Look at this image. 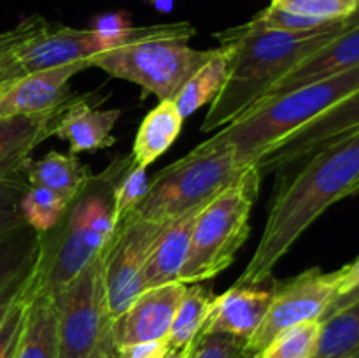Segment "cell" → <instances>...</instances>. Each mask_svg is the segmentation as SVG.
I'll list each match as a JSON object with an SVG mask.
<instances>
[{"label":"cell","mask_w":359,"mask_h":358,"mask_svg":"<svg viewBox=\"0 0 359 358\" xmlns=\"http://www.w3.org/2000/svg\"><path fill=\"white\" fill-rule=\"evenodd\" d=\"M291 179L276 188L265 230L237 286H262L294 242L328 207L356 195L359 128L304 160Z\"/></svg>","instance_id":"6da1fadb"},{"label":"cell","mask_w":359,"mask_h":358,"mask_svg":"<svg viewBox=\"0 0 359 358\" xmlns=\"http://www.w3.org/2000/svg\"><path fill=\"white\" fill-rule=\"evenodd\" d=\"M359 9L346 20L312 32L259 30L244 23L219 32L216 37L230 48V76L203 119L202 132L230 125L255 107L270 88L328 42L353 27Z\"/></svg>","instance_id":"7a4b0ae2"},{"label":"cell","mask_w":359,"mask_h":358,"mask_svg":"<svg viewBox=\"0 0 359 358\" xmlns=\"http://www.w3.org/2000/svg\"><path fill=\"white\" fill-rule=\"evenodd\" d=\"M130 165V154L112 161L70 200L55 227L39 232V255L32 270L35 288L56 295L104 251L118 227L114 188Z\"/></svg>","instance_id":"3957f363"},{"label":"cell","mask_w":359,"mask_h":358,"mask_svg":"<svg viewBox=\"0 0 359 358\" xmlns=\"http://www.w3.org/2000/svg\"><path fill=\"white\" fill-rule=\"evenodd\" d=\"M359 90V65L262 102L200 142L205 147H230L242 167Z\"/></svg>","instance_id":"277c9868"},{"label":"cell","mask_w":359,"mask_h":358,"mask_svg":"<svg viewBox=\"0 0 359 358\" xmlns=\"http://www.w3.org/2000/svg\"><path fill=\"white\" fill-rule=\"evenodd\" d=\"M262 179L258 167L249 165L237 183L209 200L200 211L184 265L179 272L181 283H205L233 263L238 249L251 234L249 218Z\"/></svg>","instance_id":"5b68a950"},{"label":"cell","mask_w":359,"mask_h":358,"mask_svg":"<svg viewBox=\"0 0 359 358\" xmlns=\"http://www.w3.org/2000/svg\"><path fill=\"white\" fill-rule=\"evenodd\" d=\"M248 167L238 164L230 147L198 144L151 178L146 197L133 213L153 223H167L212 200L237 183Z\"/></svg>","instance_id":"8992f818"},{"label":"cell","mask_w":359,"mask_h":358,"mask_svg":"<svg viewBox=\"0 0 359 358\" xmlns=\"http://www.w3.org/2000/svg\"><path fill=\"white\" fill-rule=\"evenodd\" d=\"M186 37H163L116 48L91 58V67L139 84L160 102L174 100L186 81L216 53L193 49Z\"/></svg>","instance_id":"52a82bcc"},{"label":"cell","mask_w":359,"mask_h":358,"mask_svg":"<svg viewBox=\"0 0 359 358\" xmlns=\"http://www.w3.org/2000/svg\"><path fill=\"white\" fill-rule=\"evenodd\" d=\"M107 248L109 244L55 295L60 358H86L107 323Z\"/></svg>","instance_id":"ba28073f"},{"label":"cell","mask_w":359,"mask_h":358,"mask_svg":"<svg viewBox=\"0 0 359 358\" xmlns=\"http://www.w3.org/2000/svg\"><path fill=\"white\" fill-rule=\"evenodd\" d=\"M340 288V269L325 272L319 267L305 270L286 281L273 283L272 300L262 325L245 343V351L256 354L283 330L298 323L321 319Z\"/></svg>","instance_id":"9c48e42d"},{"label":"cell","mask_w":359,"mask_h":358,"mask_svg":"<svg viewBox=\"0 0 359 358\" xmlns=\"http://www.w3.org/2000/svg\"><path fill=\"white\" fill-rule=\"evenodd\" d=\"M163 225L147 221L132 213L116 227L105 256L109 319L118 318L144 291V265Z\"/></svg>","instance_id":"30bf717a"},{"label":"cell","mask_w":359,"mask_h":358,"mask_svg":"<svg viewBox=\"0 0 359 358\" xmlns=\"http://www.w3.org/2000/svg\"><path fill=\"white\" fill-rule=\"evenodd\" d=\"M359 128V90L351 93L339 104L330 107L311 123L302 126L287 139L273 146L255 161L259 174L284 172L297 167L300 161L307 160L323 147L330 146L335 140L356 132Z\"/></svg>","instance_id":"8fae6325"},{"label":"cell","mask_w":359,"mask_h":358,"mask_svg":"<svg viewBox=\"0 0 359 358\" xmlns=\"http://www.w3.org/2000/svg\"><path fill=\"white\" fill-rule=\"evenodd\" d=\"M86 69H91V60L34 70L16 77L0 98V118L56 111L72 98L70 79Z\"/></svg>","instance_id":"7c38bea8"},{"label":"cell","mask_w":359,"mask_h":358,"mask_svg":"<svg viewBox=\"0 0 359 358\" xmlns=\"http://www.w3.org/2000/svg\"><path fill=\"white\" fill-rule=\"evenodd\" d=\"M186 284L181 281L142 291L118 318L111 319V332L116 350L130 344L168 337L175 311Z\"/></svg>","instance_id":"4fadbf2b"},{"label":"cell","mask_w":359,"mask_h":358,"mask_svg":"<svg viewBox=\"0 0 359 358\" xmlns=\"http://www.w3.org/2000/svg\"><path fill=\"white\" fill-rule=\"evenodd\" d=\"M121 109H97L88 97H72L60 109L53 135L69 142L70 153H97L116 142L112 135Z\"/></svg>","instance_id":"5bb4252c"},{"label":"cell","mask_w":359,"mask_h":358,"mask_svg":"<svg viewBox=\"0 0 359 358\" xmlns=\"http://www.w3.org/2000/svg\"><path fill=\"white\" fill-rule=\"evenodd\" d=\"M358 65L359 20L353 25V27L347 28L344 34H340L339 37H335L332 42H328L325 48L316 51L314 55L309 56L307 60H304L300 65L294 67V69L291 70V72H287L283 79L277 81V83L270 88L269 93H266L258 104L270 100V98L279 97V95L290 93V91L297 90V88L300 86H305V84L309 83H316V81H321L325 79V77L335 76V74L344 72V70H349Z\"/></svg>","instance_id":"9a60e30c"},{"label":"cell","mask_w":359,"mask_h":358,"mask_svg":"<svg viewBox=\"0 0 359 358\" xmlns=\"http://www.w3.org/2000/svg\"><path fill=\"white\" fill-rule=\"evenodd\" d=\"M272 291L258 286H233L217 295L202 332L226 333L248 343L269 311Z\"/></svg>","instance_id":"2e32d148"},{"label":"cell","mask_w":359,"mask_h":358,"mask_svg":"<svg viewBox=\"0 0 359 358\" xmlns=\"http://www.w3.org/2000/svg\"><path fill=\"white\" fill-rule=\"evenodd\" d=\"M207 204L193 207V209L186 211L184 214L174 218V220H168L163 225L156 241H154L149 258L144 265V291L179 281V272H181L186 255H188L193 227H195L200 211Z\"/></svg>","instance_id":"e0dca14e"},{"label":"cell","mask_w":359,"mask_h":358,"mask_svg":"<svg viewBox=\"0 0 359 358\" xmlns=\"http://www.w3.org/2000/svg\"><path fill=\"white\" fill-rule=\"evenodd\" d=\"M13 358H60L56 298L28 283L27 304Z\"/></svg>","instance_id":"ac0fdd59"},{"label":"cell","mask_w":359,"mask_h":358,"mask_svg":"<svg viewBox=\"0 0 359 358\" xmlns=\"http://www.w3.org/2000/svg\"><path fill=\"white\" fill-rule=\"evenodd\" d=\"M60 109L46 114L0 118V175L20 171L32 151L53 135Z\"/></svg>","instance_id":"d6986e66"},{"label":"cell","mask_w":359,"mask_h":358,"mask_svg":"<svg viewBox=\"0 0 359 358\" xmlns=\"http://www.w3.org/2000/svg\"><path fill=\"white\" fill-rule=\"evenodd\" d=\"M28 185H39L62 195L67 202L76 199L81 190L93 178L90 167L77 158V154H63L49 151L39 160L27 158L21 165Z\"/></svg>","instance_id":"ffe728a7"},{"label":"cell","mask_w":359,"mask_h":358,"mask_svg":"<svg viewBox=\"0 0 359 358\" xmlns=\"http://www.w3.org/2000/svg\"><path fill=\"white\" fill-rule=\"evenodd\" d=\"M182 123L184 118L174 100H163L151 109L140 123L133 140L130 153L133 165L147 168L154 164L175 142L182 130Z\"/></svg>","instance_id":"44dd1931"},{"label":"cell","mask_w":359,"mask_h":358,"mask_svg":"<svg viewBox=\"0 0 359 358\" xmlns=\"http://www.w3.org/2000/svg\"><path fill=\"white\" fill-rule=\"evenodd\" d=\"M230 76V48L221 44L212 56L186 81L184 86L174 98L182 118L210 104L219 95Z\"/></svg>","instance_id":"7402d4cb"},{"label":"cell","mask_w":359,"mask_h":358,"mask_svg":"<svg viewBox=\"0 0 359 358\" xmlns=\"http://www.w3.org/2000/svg\"><path fill=\"white\" fill-rule=\"evenodd\" d=\"M216 297L217 295L212 293V288L205 284L193 283L189 286L186 284V291L179 302L167 337L170 347H184L198 337L205 326L207 318L212 312Z\"/></svg>","instance_id":"603a6c76"},{"label":"cell","mask_w":359,"mask_h":358,"mask_svg":"<svg viewBox=\"0 0 359 358\" xmlns=\"http://www.w3.org/2000/svg\"><path fill=\"white\" fill-rule=\"evenodd\" d=\"M37 255L39 232L28 225L0 239V295L32 272Z\"/></svg>","instance_id":"cb8c5ba5"},{"label":"cell","mask_w":359,"mask_h":358,"mask_svg":"<svg viewBox=\"0 0 359 358\" xmlns=\"http://www.w3.org/2000/svg\"><path fill=\"white\" fill-rule=\"evenodd\" d=\"M314 358H359V298L323 321Z\"/></svg>","instance_id":"d4e9b609"},{"label":"cell","mask_w":359,"mask_h":358,"mask_svg":"<svg viewBox=\"0 0 359 358\" xmlns=\"http://www.w3.org/2000/svg\"><path fill=\"white\" fill-rule=\"evenodd\" d=\"M321 319L298 323L273 337L256 358H314L321 339Z\"/></svg>","instance_id":"484cf974"},{"label":"cell","mask_w":359,"mask_h":358,"mask_svg":"<svg viewBox=\"0 0 359 358\" xmlns=\"http://www.w3.org/2000/svg\"><path fill=\"white\" fill-rule=\"evenodd\" d=\"M69 202L53 190L39 185H28L21 199V214L28 227L37 232H48L65 214Z\"/></svg>","instance_id":"4316f807"},{"label":"cell","mask_w":359,"mask_h":358,"mask_svg":"<svg viewBox=\"0 0 359 358\" xmlns=\"http://www.w3.org/2000/svg\"><path fill=\"white\" fill-rule=\"evenodd\" d=\"M272 7L321 23L346 20L359 9V0H272Z\"/></svg>","instance_id":"83f0119b"},{"label":"cell","mask_w":359,"mask_h":358,"mask_svg":"<svg viewBox=\"0 0 359 358\" xmlns=\"http://www.w3.org/2000/svg\"><path fill=\"white\" fill-rule=\"evenodd\" d=\"M27 188L28 181L21 168L0 175V239L27 225L21 214V199Z\"/></svg>","instance_id":"f1b7e54d"},{"label":"cell","mask_w":359,"mask_h":358,"mask_svg":"<svg viewBox=\"0 0 359 358\" xmlns=\"http://www.w3.org/2000/svg\"><path fill=\"white\" fill-rule=\"evenodd\" d=\"M149 181L151 178L147 175V168L137 167L132 161L114 188V216L118 223L132 214L135 207L142 202L149 188Z\"/></svg>","instance_id":"f546056e"},{"label":"cell","mask_w":359,"mask_h":358,"mask_svg":"<svg viewBox=\"0 0 359 358\" xmlns=\"http://www.w3.org/2000/svg\"><path fill=\"white\" fill-rule=\"evenodd\" d=\"M335 23V21H333ZM252 28H259V30H279V32H293V34H300V32H312L325 28L332 23H321L318 20H311V18L298 16V14L286 13V11L276 9V7L269 6L263 9L262 13L256 14L251 21H248Z\"/></svg>","instance_id":"4dcf8cb0"},{"label":"cell","mask_w":359,"mask_h":358,"mask_svg":"<svg viewBox=\"0 0 359 358\" xmlns=\"http://www.w3.org/2000/svg\"><path fill=\"white\" fill-rule=\"evenodd\" d=\"M245 340L226 333L200 332L189 358H245Z\"/></svg>","instance_id":"1f68e13d"},{"label":"cell","mask_w":359,"mask_h":358,"mask_svg":"<svg viewBox=\"0 0 359 358\" xmlns=\"http://www.w3.org/2000/svg\"><path fill=\"white\" fill-rule=\"evenodd\" d=\"M30 283V281H28ZM27 291L28 284L25 288L23 295L18 298L16 304L13 305L11 312L7 314L6 321L0 326V358H13L14 347H16L18 337H20L21 323H23L25 304H27Z\"/></svg>","instance_id":"d6a6232c"},{"label":"cell","mask_w":359,"mask_h":358,"mask_svg":"<svg viewBox=\"0 0 359 358\" xmlns=\"http://www.w3.org/2000/svg\"><path fill=\"white\" fill-rule=\"evenodd\" d=\"M48 25L49 21L44 20L42 16L27 18L18 27H14L13 30H7L0 34V49H16L18 46L27 42L28 39L41 34L44 28H48Z\"/></svg>","instance_id":"836d02e7"},{"label":"cell","mask_w":359,"mask_h":358,"mask_svg":"<svg viewBox=\"0 0 359 358\" xmlns=\"http://www.w3.org/2000/svg\"><path fill=\"white\" fill-rule=\"evenodd\" d=\"M170 350L167 337L118 347V358H165Z\"/></svg>","instance_id":"e575fe53"},{"label":"cell","mask_w":359,"mask_h":358,"mask_svg":"<svg viewBox=\"0 0 359 358\" xmlns=\"http://www.w3.org/2000/svg\"><path fill=\"white\" fill-rule=\"evenodd\" d=\"M86 358H118V350H116V344L111 332V319H107V323L102 329L97 344H95L93 350H91V353Z\"/></svg>","instance_id":"d590c367"},{"label":"cell","mask_w":359,"mask_h":358,"mask_svg":"<svg viewBox=\"0 0 359 358\" xmlns=\"http://www.w3.org/2000/svg\"><path fill=\"white\" fill-rule=\"evenodd\" d=\"M23 74L25 70L21 69L20 62L14 55V49H0V83L13 81Z\"/></svg>","instance_id":"8d00e7d4"},{"label":"cell","mask_w":359,"mask_h":358,"mask_svg":"<svg viewBox=\"0 0 359 358\" xmlns=\"http://www.w3.org/2000/svg\"><path fill=\"white\" fill-rule=\"evenodd\" d=\"M32 270H34V269H32ZM30 274H28V276L25 277V279L21 281V283L14 284L13 288H9V290L4 291V293L0 295V326H2V323L6 321L7 314H9L11 309H13V305L18 302V298H20L21 295H23L25 288H27L28 281H30Z\"/></svg>","instance_id":"74e56055"},{"label":"cell","mask_w":359,"mask_h":358,"mask_svg":"<svg viewBox=\"0 0 359 358\" xmlns=\"http://www.w3.org/2000/svg\"><path fill=\"white\" fill-rule=\"evenodd\" d=\"M356 286H359V256L354 260V262H351L349 265H346L340 269L339 295L347 293V291H351L353 288H356ZM339 295H337V297H339Z\"/></svg>","instance_id":"f35d334b"},{"label":"cell","mask_w":359,"mask_h":358,"mask_svg":"<svg viewBox=\"0 0 359 358\" xmlns=\"http://www.w3.org/2000/svg\"><path fill=\"white\" fill-rule=\"evenodd\" d=\"M358 298H359V286L353 288V290L347 291V293L339 295V297H337L335 300H333L332 304H330V307L326 309V312H325V314H323L321 321L328 319L330 316L335 314V312H339L340 309H344V307H347V305H349V304H353V302L358 300Z\"/></svg>","instance_id":"ab89813d"},{"label":"cell","mask_w":359,"mask_h":358,"mask_svg":"<svg viewBox=\"0 0 359 358\" xmlns=\"http://www.w3.org/2000/svg\"><path fill=\"white\" fill-rule=\"evenodd\" d=\"M193 343H195V340H193ZM193 343L184 347H170L168 353L165 354V358H189V354H191V350H193Z\"/></svg>","instance_id":"60d3db41"},{"label":"cell","mask_w":359,"mask_h":358,"mask_svg":"<svg viewBox=\"0 0 359 358\" xmlns=\"http://www.w3.org/2000/svg\"><path fill=\"white\" fill-rule=\"evenodd\" d=\"M147 2L153 4L154 9H158L160 13H170L174 7V0H147Z\"/></svg>","instance_id":"b9f144b4"},{"label":"cell","mask_w":359,"mask_h":358,"mask_svg":"<svg viewBox=\"0 0 359 358\" xmlns=\"http://www.w3.org/2000/svg\"><path fill=\"white\" fill-rule=\"evenodd\" d=\"M13 81H6V83H0V98H2V95L6 93V90H7V88H9V84L13 83Z\"/></svg>","instance_id":"7bdbcfd3"},{"label":"cell","mask_w":359,"mask_h":358,"mask_svg":"<svg viewBox=\"0 0 359 358\" xmlns=\"http://www.w3.org/2000/svg\"><path fill=\"white\" fill-rule=\"evenodd\" d=\"M245 358H256V357H255V354H248V357H245Z\"/></svg>","instance_id":"ee69618b"},{"label":"cell","mask_w":359,"mask_h":358,"mask_svg":"<svg viewBox=\"0 0 359 358\" xmlns=\"http://www.w3.org/2000/svg\"><path fill=\"white\" fill-rule=\"evenodd\" d=\"M358 193H359V186H358V190H356V195H358Z\"/></svg>","instance_id":"f6af8a7d"}]
</instances>
